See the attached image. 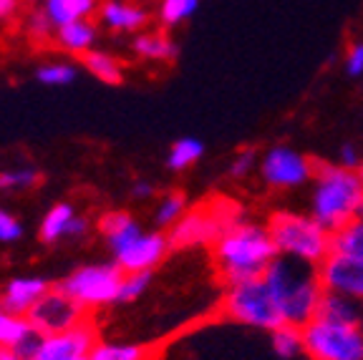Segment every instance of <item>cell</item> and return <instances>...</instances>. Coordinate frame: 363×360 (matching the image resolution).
I'll return each mask as SVG.
<instances>
[{
  "label": "cell",
  "mask_w": 363,
  "mask_h": 360,
  "mask_svg": "<svg viewBox=\"0 0 363 360\" xmlns=\"http://www.w3.org/2000/svg\"><path fill=\"white\" fill-rule=\"evenodd\" d=\"M278 257L267 225L242 220L227 227L215 242V265L225 285L262 277Z\"/></svg>",
  "instance_id": "6da1fadb"
},
{
  "label": "cell",
  "mask_w": 363,
  "mask_h": 360,
  "mask_svg": "<svg viewBox=\"0 0 363 360\" xmlns=\"http://www.w3.org/2000/svg\"><path fill=\"white\" fill-rule=\"evenodd\" d=\"M363 209V181L356 169L320 162L313 179L311 214L325 230L338 232L358 220Z\"/></svg>",
  "instance_id": "7a4b0ae2"
},
{
  "label": "cell",
  "mask_w": 363,
  "mask_h": 360,
  "mask_svg": "<svg viewBox=\"0 0 363 360\" xmlns=\"http://www.w3.org/2000/svg\"><path fill=\"white\" fill-rule=\"evenodd\" d=\"M262 280L278 300L285 322L303 327L318 315L325 290L318 280V270L313 265L278 257L265 270Z\"/></svg>",
  "instance_id": "3957f363"
},
{
  "label": "cell",
  "mask_w": 363,
  "mask_h": 360,
  "mask_svg": "<svg viewBox=\"0 0 363 360\" xmlns=\"http://www.w3.org/2000/svg\"><path fill=\"white\" fill-rule=\"evenodd\" d=\"M267 230L280 257L298 259L306 265L318 267L333 249V232L325 230L313 214L303 212H272Z\"/></svg>",
  "instance_id": "277c9868"
},
{
  "label": "cell",
  "mask_w": 363,
  "mask_h": 360,
  "mask_svg": "<svg viewBox=\"0 0 363 360\" xmlns=\"http://www.w3.org/2000/svg\"><path fill=\"white\" fill-rule=\"evenodd\" d=\"M242 222V212L235 202L215 199L204 207L192 209L167 232L172 249H192V247H215L227 227Z\"/></svg>",
  "instance_id": "5b68a950"
},
{
  "label": "cell",
  "mask_w": 363,
  "mask_h": 360,
  "mask_svg": "<svg viewBox=\"0 0 363 360\" xmlns=\"http://www.w3.org/2000/svg\"><path fill=\"white\" fill-rule=\"evenodd\" d=\"M222 313L230 320L240 322V325L257 327V330L267 332H272L285 322L278 300L270 293V287L265 285L262 277L227 285L225 300H222Z\"/></svg>",
  "instance_id": "8992f818"
},
{
  "label": "cell",
  "mask_w": 363,
  "mask_h": 360,
  "mask_svg": "<svg viewBox=\"0 0 363 360\" xmlns=\"http://www.w3.org/2000/svg\"><path fill=\"white\" fill-rule=\"evenodd\" d=\"M303 353L311 360H363V327L315 315L303 325Z\"/></svg>",
  "instance_id": "52a82bcc"
},
{
  "label": "cell",
  "mask_w": 363,
  "mask_h": 360,
  "mask_svg": "<svg viewBox=\"0 0 363 360\" xmlns=\"http://www.w3.org/2000/svg\"><path fill=\"white\" fill-rule=\"evenodd\" d=\"M126 272L119 265H86L63 277L61 287L68 298H74L86 310H99L119 300V287Z\"/></svg>",
  "instance_id": "ba28073f"
},
{
  "label": "cell",
  "mask_w": 363,
  "mask_h": 360,
  "mask_svg": "<svg viewBox=\"0 0 363 360\" xmlns=\"http://www.w3.org/2000/svg\"><path fill=\"white\" fill-rule=\"evenodd\" d=\"M318 164L290 147H272L260 159V176L270 189L290 191L313 184Z\"/></svg>",
  "instance_id": "9c48e42d"
},
{
  "label": "cell",
  "mask_w": 363,
  "mask_h": 360,
  "mask_svg": "<svg viewBox=\"0 0 363 360\" xmlns=\"http://www.w3.org/2000/svg\"><path fill=\"white\" fill-rule=\"evenodd\" d=\"M28 322L38 327L43 335H56L89 320V310L74 298H68L61 287H51L33 308L28 310Z\"/></svg>",
  "instance_id": "30bf717a"
},
{
  "label": "cell",
  "mask_w": 363,
  "mask_h": 360,
  "mask_svg": "<svg viewBox=\"0 0 363 360\" xmlns=\"http://www.w3.org/2000/svg\"><path fill=\"white\" fill-rule=\"evenodd\" d=\"M315 270L325 293H338L363 303V259L330 249Z\"/></svg>",
  "instance_id": "8fae6325"
},
{
  "label": "cell",
  "mask_w": 363,
  "mask_h": 360,
  "mask_svg": "<svg viewBox=\"0 0 363 360\" xmlns=\"http://www.w3.org/2000/svg\"><path fill=\"white\" fill-rule=\"evenodd\" d=\"M169 249V237L164 232H142L134 242L113 254V259L124 272H152Z\"/></svg>",
  "instance_id": "7c38bea8"
},
{
  "label": "cell",
  "mask_w": 363,
  "mask_h": 360,
  "mask_svg": "<svg viewBox=\"0 0 363 360\" xmlns=\"http://www.w3.org/2000/svg\"><path fill=\"white\" fill-rule=\"evenodd\" d=\"M96 343V325L86 320L66 332L45 335V343L40 348V353L35 355V360H81L86 355H91Z\"/></svg>",
  "instance_id": "4fadbf2b"
},
{
  "label": "cell",
  "mask_w": 363,
  "mask_h": 360,
  "mask_svg": "<svg viewBox=\"0 0 363 360\" xmlns=\"http://www.w3.org/2000/svg\"><path fill=\"white\" fill-rule=\"evenodd\" d=\"M48 290H51V285H48L43 277H13V280L3 287L0 303H3L6 313L26 317L28 310L33 308Z\"/></svg>",
  "instance_id": "5bb4252c"
},
{
  "label": "cell",
  "mask_w": 363,
  "mask_h": 360,
  "mask_svg": "<svg viewBox=\"0 0 363 360\" xmlns=\"http://www.w3.org/2000/svg\"><path fill=\"white\" fill-rule=\"evenodd\" d=\"M99 21L104 28L116 30V33H134L149 23V13L126 0H104L99 8Z\"/></svg>",
  "instance_id": "9a60e30c"
},
{
  "label": "cell",
  "mask_w": 363,
  "mask_h": 360,
  "mask_svg": "<svg viewBox=\"0 0 363 360\" xmlns=\"http://www.w3.org/2000/svg\"><path fill=\"white\" fill-rule=\"evenodd\" d=\"M99 230H101V235L106 237V244H108V249H111L113 254L121 252L126 244L134 242L136 237L142 235V227H139V222H136L134 217H131V214H126V212L104 214L101 222H99Z\"/></svg>",
  "instance_id": "2e32d148"
},
{
  "label": "cell",
  "mask_w": 363,
  "mask_h": 360,
  "mask_svg": "<svg viewBox=\"0 0 363 360\" xmlns=\"http://www.w3.org/2000/svg\"><path fill=\"white\" fill-rule=\"evenodd\" d=\"M96 35H99V30L91 21H74V23L61 26V28H56V33H53V43L66 53L84 56V53L94 51Z\"/></svg>",
  "instance_id": "e0dca14e"
},
{
  "label": "cell",
  "mask_w": 363,
  "mask_h": 360,
  "mask_svg": "<svg viewBox=\"0 0 363 360\" xmlns=\"http://www.w3.org/2000/svg\"><path fill=\"white\" fill-rule=\"evenodd\" d=\"M40 8L56 28L74 21H91L96 16L101 3L99 0H40Z\"/></svg>",
  "instance_id": "ac0fdd59"
},
{
  "label": "cell",
  "mask_w": 363,
  "mask_h": 360,
  "mask_svg": "<svg viewBox=\"0 0 363 360\" xmlns=\"http://www.w3.org/2000/svg\"><path fill=\"white\" fill-rule=\"evenodd\" d=\"M134 53L144 61L154 63H169L177 58V45L164 30H149V33H139L131 43Z\"/></svg>",
  "instance_id": "d6986e66"
},
{
  "label": "cell",
  "mask_w": 363,
  "mask_h": 360,
  "mask_svg": "<svg viewBox=\"0 0 363 360\" xmlns=\"http://www.w3.org/2000/svg\"><path fill=\"white\" fill-rule=\"evenodd\" d=\"M318 315L328 317V320H335V322H353V325H361L363 303H358V300H353V298H346V295H338V293H325Z\"/></svg>",
  "instance_id": "ffe728a7"
},
{
  "label": "cell",
  "mask_w": 363,
  "mask_h": 360,
  "mask_svg": "<svg viewBox=\"0 0 363 360\" xmlns=\"http://www.w3.org/2000/svg\"><path fill=\"white\" fill-rule=\"evenodd\" d=\"M81 66H84L94 79H99L106 86H119L121 81H124V68H121V63L106 51H96V48H94V51L84 53V56H81Z\"/></svg>",
  "instance_id": "44dd1931"
},
{
  "label": "cell",
  "mask_w": 363,
  "mask_h": 360,
  "mask_svg": "<svg viewBox=\"0 0 363 360\" xmlns=\"http://www.w3.org/2000/svg\"><path fill=\"white\" fill-rule=\"evenodd\" d=\"M157 350L139 343H96L91 360H154Z\"/></svg>",
  "instance_id": "7402d4cb"
},
{
  "label": "cell",
  "mask_w": 363,
  "mask_h": 360,
  "mask_svg": "<svg viewBox=\"0 0 363 360\" xmlns=\"http://www.w3.org/2000/svg\"><path fill=\"white\" fill-rule=\"evenodd\" d=\"M74 207L66 202L56 204L45 212L43 222H40V240L43 242H58L63 237H68V227L74 222Z\"/></svg>",
  "instance_id": "603a6c76"
},
{
  "label": "cell",
  "mask_w": 363,
  "mask_h": 360,
  "mask_svg": "<svg viewBox=\"0 0 363 360\" xmlns=\"http://www.w3.org/2000/svg\"><path fill=\"white\" fill-rule=\"evenodd\" d=\"M204 154V144L199 139H192V136H184V139H177L172 144L169 154H167V169L169 171H184L189 167L202 159Z\"/></svg>",
  "instance_id": "cb8c5ba5"
},
{
  "label": "cell",
  "mask_w": 363,
  "mask_h": 360,
  "mask_svg": "<svg viewBox=\"0 0 363 360\" xmlns=\"http://www.w3.org/2000/svg\"><path fill=\"white\" fill-rule=\"evenodd\" d=\"M270 345L272 353L278 358H295V355L303 353V327L301 325H290V322H283L280 327L270 332Z\"/></svg>",
  "instance_id": "d4e9b609"
},
{
  "label": "cell",
  "mask_w": 363,
  "mask_h": 360,
  "mask_svg": "<svg viewBox=\"0 0 363 360\" xmlns=\"http://www.w3.org/2000/svg\"><path fill=\"white\" fill-rule=\"evenodd\" d=\"M184 214H187V197L182 191H169L159 199L157 212H154V225L159 230H172Z\"/></svg>",
  "instance_id": "484cf974"
},
{
  "label": "cell",
  "mask_w": 363,
  "mask_h": 360,
  "mask_svg": "<svg viewBox=\"0 0 363 360\" xmlns=\"http://www.w3.org/2000/svg\"><path fill=\"white\" fill-rule=\"evenodd\" d=\"M333 252L351 254V257L363 259V217L348 222L346 227H340L333 232Z\"/></svg>",
  "instance_id": "4316f807"
},
{
  "label": "cell",
  "mask_w": 363,
  "mask_h": 360,
  "mask_svg": "<svg viewBox=\"0 0 363 360\" xmlns=\"http://www.w3.org/2000/svg\"><path fill=\"white\" fill-rule=\"evenodd\" d=\"M199 0H159V21L164 28H174L194 16Z\"/></svg>",
  "instance_id": "83f0119b"
},
{
  "label": "cell",
  "mask_w": 363,
  "mask_h": 360,
  "mask_svg": "<svg viewBox=\"0 0 363 360\" xmlns=\"http://www.w3.org/2000/svg\"><path fill=\"white\" fill-rule=\"evenodd\" d=\"M76 76H79V68L66 61L43 63V66H38V71H35V79L43 86H68V84H74Z\"/></svg>",
  "instance_id": "f1b7e54d"
},
{
  "label": "cell",
  "mask_w": 363,
  "mask_h": 360,
  "mask_svg": "<svg viewBox=\"0 0 363 360\" xmlns=\"http://www.w3.org/2000/svg\"><path fill=\"white\" fill-rule=\"evenodd\" d=\"M40 181V171L33 167H21V169L0 171V191H21L33 189Z\"/></svg>",
  "instance_id": "f546056e"
},
{
  "label": "cell",
  "mask_w": 363,
  "mask_h": 360,
  "mask_svg": "<svg viewBox=\"0 0 363 360\" xmlns=\"http://www.w3.org/2000/svg\"><path fill=\"white\" fill-rule=\"evenodd\" d=\"M28 325H30L28 317L13 315V313L0 310V345H3V348H13L23 332L28 330Z\"/></svg>",
  "instance_id": "4dcf8cb0"
},
{
  "label": "cell",
  "mask_w": 363,
  "mask_h": 360,
  "mask_svg": "<svg viewBox=\"0 0 363 360\" xmlns=\"http://www.w3.org/2000/svg\"><path fill=\"white\" fill-rule=\"evenodd\" d=\"M149 282H152V272H126L119 287V300L116 303H134L139 295L147 293Z\"/></svg>",
  "instance_id": "1f68e13d"
},
{
  "label": "cell",
  "mask_w": 363,
  "mask_h": 360,
  "mask_svg": "<svg viewBox=\"0 0 363 360\" xmlns=\"http://www.w3.org/2000/svg\"><path fill=\"white\" fill-rule=\"evenodd\" d=\"M45 343V335L38 330L35 325H28V330L23 332L21 338H18V343L13 345V353L18 355L21 360H35V355L40 353V348H43Z\"/></svg>",
  "instance_id": "d6a6232c"
},
{
  "label": "cell",
  "mask_w": 363,
  "mask_h": 360,
  "mask_svg": "<svg viewBox=\"0 0 363 360\" xmlns=\"http://www.w3.org/2000/svg\"><path fill=\"white\" fill-rule=\"evenodd\" d=\"M26 30H28L30 40H35V43H45V40H53L56 26H53L51 18L43 13V8H35V11L28 16V21H26Z\"/></svg>",
  "instance_id": "836d02e7"
},
{
  "label": "cell",
  "mask_w": 363,
  "mask_h": 360,
  "mask_svg": "<svg viewBox=\"0 0 363 360\" xmlns=\"http://www.w3.org/2000/svg\"><path fill=\"white\" fill-rule=\"evenodd\" d=\"M257 167H260V159H257L255 149H242V152L233 159V164H230V176H233V179H245V176H250V171L257 169Z\"/></svg>",
  "instance_id": "e575fe53"
},
{
  "label": "cell",
  "mask_w": 363,
  "mask_h": 360,
  "mask_svg": "<svg viewBox=\"0 0 363 360\" xmlns=\"http://www.w3.org/2000/svg\"><path fill=\"white\" fill-rule=\"evenodd\" d=\"M23 237V225L8 209L0 207V242H16Z\"/></svg>",
  "instance_id": "d590c367"
},
{
  "label": "cell",
  "mask_w": 363,
  "mask_h": 360,
  "mask_svg": "<svg viewBox=\"0 0 363 360\" xmlns=\"http://www.w3.org/2000/svg\"><path fill=\"white\" fill-rule=\"evenodd\" d=\"M346 71H348V76H361L363 74V43H353L351 48H348Z\"/></svg>",
  "instance_id": "8d00e7d4"
},
{
  "label": "cell",
  "mask_w": 363,
  "mask_h": 360,
  "mask_svg": "<svg viewBox=\"0 0 363 360\" xmlns=\"http://www.w3.org/2000/svg\"><path fill=\"white\" fill-rule=\"evenodd\" d=\"M361 152H358L353 144H343L338 152V164L340 167H348V169H358V164H361Z\"/></svg>",
  "instance_id": "74e56055"
},
{
  "label": "cell",
  "mask_w": 363,
  "mask_h": 360,
  "mask_svg": "<svg viewBox=\"0 0 363 360\" xmlns=\"http://www.w3.org/2000/svg\"><path fill=\"white\" fill-rule=\"evenodd\" d=\"M21 8V0H0V21H11Z\"/></svg>",
  "instance_id": "f35d334b"
},
{
  "label": "cell",
  "mask_w": 363,
  "mask_h": 360,
  "mask_svg": "<svg viewBox=\"0 0 363 360\" xmlns=\"http://www.w3.org/2000/svg\"><path fill=\"white\" fill-rule=\"evenodd\" d=\"M86 230H89V222H86L84 217H74V222L68 227V237H81V235H86Z\"/></svg>",
  "instance_id": "ab89813d"
},
{
  "label": "cell",
  "mask_w": 363,
  "mask_h": 360,
  "mask_svg": "<svg viewBox=\"0 0 363 360\" xmlns=\"http://www.w3.org/2000/svg\"><path fill=\"white\" fill-rule=\"evenodd\" d=\"M152 194H154V186L149 184V181H139V184L134 186V197L147 199V197H152Z\"/></svg>",
  "instance_id": "60d3db41"
},
{
  "label": "cell",
  "mask_w": 363,
  "mask_h": 360,
  "mask_svg": "<svg viewBox=\"0 0 363 360\" xmlns=\"http://www.w3.org/2000/svg\"><path fill=\"white\" fill-rule=\"evenodd\" d=\"M0 360H21V358H18L11 348H3V345H0Z\"/></svg>",
  "instance_id": "b9f144b4"
},
{
  "label": "cell",
  "mask_w": 363,
  "mask_h": 360,
  "mask_svg": "<svg viewBox=\"0 0 363 360\" xmlns=\"http://www.w3.org/2000/svg\"><path fill=\"white\" fill-rule=\"evenodd\" d=\"M356 171H358V176H361V181H363V162L358 164V169H356Z\"/></svg>",
  "instance_id": "7bdbcfd3"
},
{
  "label": "cell",
  "mask_w": 363,
  "mask_h": 360,
  "mask_svg": "<svg viewBox=\"0 0 363 360\" xmlns=\"http://www.w3.org/2000/svg\"><path fill=\"white\" fill-rule=\"evenodd\" d=\"M81 360H91V355H86V358H81Z\"/></svg>",
  "instance_id": "ee69618b"
},
{
  "label": "cell",
  "mask_w": 363,
  "mask_h": 360,
  "mask_svg": "<svg viewBox=\"0 0 363 360\" xmlns=\"http://www.w3.org/2000/svg\"><path fill=\"white\" fill-rule=\"evenodd\" d=\"M0 310H3V303H0Z\"/></svg>",
  "instance_id": "f6af8a7d"
},
{
  "label": "cell",
  "mask_w": 363,
  "mask_h": 360,
  "mask_svg": "<svg viewBox=\"0 0 363 360\" xmlns=\"http://www.w3.org/2000/svg\"><path fill=\"white\" fill-rule=\"evenodd\" d=\"M361 217H363V209H361Z\"/></svg>",
  "instance_id": "bcb514c9"
},
{
  "label": "cell",
  "mask_w": 363,
  "mask_h": 360,
  "mask_svg": "<svg viewBox=\"0 0 363 360\" xmlns=\"http://www.w3.org/2000/svg\"><path fill=\"white\" fill-rule=\"evenodd\" d=\"M361 327H363V322H361Z\"/></svg>",
  "instance_id": "7dc6e473"
}]
</instances>
